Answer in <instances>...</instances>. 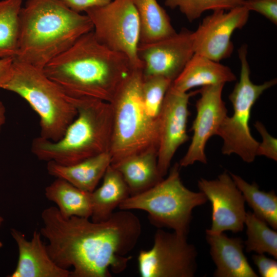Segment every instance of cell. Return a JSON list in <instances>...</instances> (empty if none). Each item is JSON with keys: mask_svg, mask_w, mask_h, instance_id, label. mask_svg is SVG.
Masks as SVG:
<instances>
[{"mask_svg": "<svg viewBox=\"0 0 277 277\" xmlns=\"http://www.w3.org/2000/svg\"><path fill=\"white\" fill-rule=\"evenodd\" d=\"M225 84L202 87L198 90L200 98L195 104L196 114L191 126L193 136L189 148L180 160L181 167H187L196 162L207 163L205 147L208 140L217 135L227 115V109L222 100Z\"/></svg>", "mask_w": 277, "mask_h": 277, "instance_id": "5bb4252c", "label": "cell"}, {"mask_svg": "<svg viewBox=\"0 0 277 277\" xmlns=\"http://www.w3.org/2000/svg\"><path fill=\"white\" fill-rule=\"evenodd\" d=\"M192 31L183 28L165 38L139 44L143 76H161L173 82L194 54Z\"/></svg>", "mask_w": 277, "mask_h": 277, "instance_id": "9a60e30c", "label": "cell"}, {"mask_svg": "<svg viewBox=\"0 0 277 277\" xmlns=\"http://www.w3.org/2000/svg\"><path fill=\"white\" fill-rule=\"evenodd\" d=\"M5 108L3 103L0 102V130L2 126L5 123Z\"/></svg>", "mask_w": 277, "mask_h": 277, "instance_id": "836d02e7", "label": "cell"}, {"mask_svg": "<svg viewBox=\"0 0 277 277\" xmlns=\"http://www.w3.org/2000/svg\"><path fill=\"white\" fill-rule=\"evenodd\" d=\"M72 10L81 13L96 7L105 5L112 0H60Z\"/></svg>", "mask_w": 277, "mask_h": 277, "instance_id": "1f68e13d", "label": "cell"}, {"mask_svg": "<svg viewBox=\"0 0 277 277\" xmlns=\"http://www.w3.org/2000/svg\"><path fill=\"white\" fill-rule=\"evenodd\" d=\"M244 0H165V5L178 8L190 22L199 18L208 10H229L242 5Z\"/></svg>", "mask_w": 277, "mask_h": 277, "instance_id": "83f0119b", "label": "cell"}, {"mask_svg": "<svg viewBox=\"0 0 277 277\" xmlns=\"http://www.w3.org/2000/svg\"><path fill=\"white\" fill-rule=\"evenodd\" d=\"M217 9L203 19L195 31H192L194 53L219 62L229 57L234 46L233 33L247 23L249 11L241 5L229 9Z\"/></svg>", "mask_w": 277, "mask_h": 277, "instance_id": "7c38bea8", "label": "cell"}, {"mask_svg": "<svg viewBox=\"0 0 277 277\" xmlns=\"http://www.w3.org/2000/svg\"><path fill=\"white\" fill-rule=\"evenodd\" d=\"M1 89L25 100L39 118L41 137L53 142L61 139L77 115L68 96L42 69L13 58L11 75Z\"/></svg>", "mask_w": 277, "mask_h": 277, "instance_id": "8992f818", "label": "cell"}, {"mask_svg": "<svg viewBox=\"0 0 277 277\" xmlns=\"http://www.w3.org/2000/svg\"><path fill=\"white\" fill-rule=\"evenodd\" d=\"M121 173L130 196L152 187L162 177L157 166V149H150L111 165Z\"/></svg>", "mask_w": 277, "mask_h": 277, "instance_id": "ffe728a7", "label": "cell"}, {"mask_svg": "<svg viewBox=\"0 0 277 277\" xmlns=\"http://www.w3.org/2000/svg\"><path fill=\"white\" fill-rule=\"evenodd\" d=\"M68 98L76 108L77 115L59 140L53 142L41 136L33 139L31 150L39 160L70 165L109 151L112 131L110 103Z\"/></svg>", "mask_w": 277, "mask_h": 277, "instance_id": "277c9868", "label": "cell"}, {"mask_svg": "<svg viewBox=\"0 0 277 277\" xmlns=\"http://www.w3.org/2000/svg\"><path fill=\"white\" fill-rule=\"evenodd\" d=\"M254 127L262 138V142L259 143L256 156L263 155L275 161H277V140L271 136L261 122L257 121Z\"/></svg>", "mask_w": 277, "mask_h": 277, "instance_id": "f1b7e54d", "label": "cell"}, {"mask_svg": "<svg viewBox=\"0 0 277 277\" xmlns=\"http://www.w3.org/2000/svg\"><path fill=\"white\" fill-rule=\"evenodd\" d=\"M236 79L235 75L229 67L194 53L172 82L171 86L177 91L187 92L196 87L225 84Z\"/></svg>", "mask_w": 277, "mask_h": 277, "instance_id": "ac0fdd59", "label": "cell"}, {"mask_svg": "<svg viewBox=\"0 0 277 277\" xmlns=\"http://www.w3.org/2000/svg\"><path fill=\"white\" fill-rule=\"evenodd\" d=\"M22 7V0L0 1V59L16 54Z\"/></svg>", "mask_w": 277, "mask_h": 277, "instance_id": "d4e9b609", "label": "cell"}, {"mask_svg": "<svg viewBox=\"0 0 277 277\" xmlns=\"http://www.w3.org/2000/svg\"><path fill=\"white\" fill-rule=\"evenodd\" d=\"M244 225L247 240L244 242L247 252L265 254L277 259V232L252 212H246Z\"/></svg>", "mask_w": 277, "mask_h": 277, "instance_id": "484cf974", "label": "cell"}, {"mask_svg": "<svg viewBox=\"0 0 277 277\" xmlns=\"http://www.w3.org/2000/svg\"><path fill=\"white\" fill-rule=\"evenodd\" d=\"M13 58L0 59V89L9 79L13 69Z\"/></svg>", "mask_w": 277, "mask_h": 277, "instance_id": "d6a6232c", "label": "cell"}, {"mask_svg": "<svg viewBox=\"0 0 277 277\" xmlns=\"http://www.w3.org/2000/svg\"><path fill=\"white\" fill-rule=\"evenodd\" d=\"M196 94L198 90L183 92L171 85L166 92L157 118V166L162 177L167 174L178 148L189 138L187 133L188 104L190 98Z\"/></svg>", "mask_w": 277, "mask_h": 277, "instance_id": "8fae6325", "label": "cell"}, {"mask_svg": "<svg viewBox=\"0 0 277 277\" xmlns=\"http://www.w3.org/2000/svg\"><path fill=\"white\" fill-rule=\"evenodd\" d=\"M252 259L261 276H277V262L274 259L267 258L264 254L257 253L252 255Z\"/></svg>", "mask_w": 277, "mask_h": 277, "instance_id": "4dcf8cb0", "label": "cell"}, {"mask_svg": "<svg viewBox=\"0 0 277 277\" xmlns=\"http://www.w3.org/2000/svg\"><path fill=\"white\" fill-rule=\"evenodd\" d=\"M133 69L125 55L101 44L92 30L42 70L69 97L110 103Z\"/></svg>", "mask_w": 277, "mask_h": 277, "instance_id": "7a4b0ae2", "label": "cell"}, {"mask_svg": "<svg viewBox=\"0 0 277 277\" xmlns=\"http://www.w3.org/2000/svg\"><path fill=\"white\" fill-rule=\"evenodd\" d=\"M45 195L49 201L56 204L64 217H91V192L83 191L63 179L56 178L45 188Z\"/></svg>", "mask_w": 277, "mask_h": 277, "instance_id": "7402d4cb", "label": "cell"}, {"mask_svg": "<svg viewBox=\"0 0 277 277\" xmlns=\"http://www.w3.org/2000/svg\"><path fill=\"white\" fill-rule=\"evenodd\" d=\"M111 164V156L106 152L70 165L48 162L47 170L51 176L63 179L83 191L92 192Z\"/></svg>", "mask_w": 277, "mask_h": 277, "instance_id": "d6986e66", "label": "cell"}, {"mask_svg": "<svg viewBox=\"0 0 277 277\" xmlns=\"http://www.w3.org/2000/svg\"><path fill=\"white\" fill-rule=\"evenodd\" d=\"M3 246V244L2 242L0 241V248H2Z\"/></svg>", "mask_w": 277, "mask_h": 277, "instance_id": "d590c367", "label": "cell"}, {"mask_svg": "<svg viewBox=\"0 0 277 277\" xmlns=\"http://www.w3.org/2000/svg\"><path fill=\"white\" fill-rule=\"evenodd\" d=\"M18 252L17 265L9 277H70L71 271L52 260L39 231L34 230L31 240L16 229L10 231Z\"/></svg>", "mask_w": 277, "mask_h": 277, "instance_id": "2e32d148", "label": "cell"}, {"mask_svg": "<svg viewBox=\"0 0 277 277\" xmlns=\"http://www.w3.org/2000/svg\"><path fill=\"white\" fill-rule=\"evenodd\" d=\"M93 28L86 14L72 10L60 0H27L19 12L13 58L43 69Z\"/></svg>", "mask_w": 277, "mask_h": 277, "instance_id": "3957f363", "label": "cell"}, {"mask_svg": "<svg viewBox=\"0 0 277 277\" xmlns=\"http://www.w3.org/2000/svg\"><path fill=\"white\" fill-rule=\"evenodd\" d=\"M247 46L243 45L238 50L241 62L240 80L229 95L233 113L222 122L217 132L223 140L222 153L235 154L244 162L250 163L256 156L258 142L251 135L249 127L251 111L261 95L276 84V78L258 85L250 78V69L247 60Z\"/></svg>", "mask_w": 277, "mask_h": 277, "instance_id": "ba28073f", "label": "cell"}, {"mask_svg": "<svg viewBox=\"0 0 277 277\" xmlns=\"http://www.w3.org/2000/svg\"><path fill=\"white\" fill-rule=\"evenodd\" d=\"M142 69H133L110 103L112 131L111 165L150 149H157L158 120L147 113L143 102Z\"/></svg>", "mask_w": 277, "mask_h": 277, "instance_id": "5b68a950", "label": "cell"}, {"mask_svg": "<svg viewBox=\"0 0 277 277\" xmlns=\"http://www.w3.org/2000/svg\"><path fill=\"white\" fill-rule=\"evenodd\" d=\"M186 235L159 228L152 247L137 257L142 277H192L197 269V251Z\"/></svg>", "mask_w": 277, "mask_h": 277, "instance_id": "30bf717a", "label": "cell"}, {"mask_svg": "<svg viewBox=\"0 0 277 277\" xmlns=\"http://www.w3.org/2000/svg\"><path fill=\"white\" fill-rule=\"evenodd\" d=\"M180 166L175 164L168 176L149 189L129 196L118 206L120 210H141L158 228H168L187 236L193 209L208 201L201 191H192L182 183Z\"/></svg>", "mask_w": 277, "mask_h": 277, "instance_id": "52a82bcc", "label": "cell"}, {"mask_svg": "<svg viewBox=\"0 0 277 277\" xmlns=\"http://www.w3.org/2000/svg\"><path fill=\"white\" fill-rule=\"evenodd\" d=\"M3 222H4V219L3 217L0 215V227L1 226Z\"/></svg>", "mask_w": 277, "mask_h": 277, "instance_id": "e575fe53", "label": "cell"}, {"mask_svg": "<svg viewBox=\"0 0 277 277\" xmlns=\"http://www.w3.org/2000/svg\"><path fill=\"white\" fill-rule=\"evenodd\" d=\"M242 5L249 11H254L277 24V0H244Z\"/></svg>", "mask_w": 277, "mask_h": 277, "instance_id": "f546056e", "label": "cell"}, {"mask_svg": "<svg viewBox=\"0 0 277 277\" xmlns=\"http://www.w3.org/2000/svg\"><path fill=\"white\" fill-rule=\"evenodd\" d=\"M229 173L253 213L276 230L277 196L275 192L261 190L255 182L249 184L239 175Z\"/></svg>", "mask_w": 277, "mask_h": 277, "instance_id": "cb8c5ba5", "label": "cell"}, {"mask_svg": "<svg viewBox=\"0 0 277 277\" xmlns=\"http://www.w3.org/2000/svg\"><path fill=\"white\" fill-rule=\"evenodd\" d=\"M197 186L211 204V226L206 231L213 233L242 231L246 214L245 201L230 173L224 171L212 180L201 178Z\"/></svg>", "mask_w": 277, "mask_h": 277, "instance_id": "4fadbf2b", "label": "cell"}, {"mask_svg": "<svg viewBox=\"0 0 277 277\" xmlns=\"http://www.w3.org/2000/svg\"><path fill=\"white\" fill-rule=\"evenodd\" d=\"M206 239L215 266L216 277H257L250 265L240 238H230L224 232L213 233L206 231Z\"/></svg>", "mask_w": 277, "mask_h": 277, "instance_id": "e0dca14e", "label": "cell"}, {"mask_svg": "<svg viewBox=\"0 0 277 277\" xmlns=\"http://www.w3.org/2000/svg\"><path fill=\"white\" fill-rule=\"evenodd\" d=\"M85 13L92 23L95 37L101 44L125 55L133 69H142L137 55L140 22L133 0H112Z\"/></svg>", "mask_w": 277, "mask_h": 277, "instance_id": "9c48e42d", "label": "cell"}, {"mask_svg": "<svg viewBox=\"0 0 277 277\" xmlns=\"http://www.w3.org/2000/svg\"><path fill=\"white\" fill-rule=\"evenodd\" d=\"M172 81L161 76H143L141 92L144 107L148 114L157 119L167 91Z\"/></svg>", "mask_w": 277, "mask_h": 277, "instance_id": "4316f807", "label": "cell"}, {"mask_svg": "<svg viewBox=\"0 0 277 277\" xmlns=\"http://www.w3.org/2000/svg\"><path fill=\"white\" fill-rule=\"evenodd\" d=\"M102 185L91 192V220H108L122 202L130 196L128 186L120 172L110 165L103 177Z\"/></svg>", "mask_w": 277, "mask_h": 277, "instance_id": "44dd1931", "label": "cell"}, {"mask_svg": "<svg viewBox=\"0 0 277 277\" xmlns=\"http://www.w3.org/2000/svg\"><path fill=\"white\" fill-rule=\"evenodd\" d=\"M39 232L47 240V251L59 267H72L70 277H110L123 272L131 260L127 255L141 235L138 217L129 210L114 212L107 220L63 216L51 206L41 213Z\"/></svg>", "mask_w": 277, "mask_h": 277, "instance_id": "6da1fadb", "label": "cell"}, {"mask_svg": "<svg viewBox=\"0 0 277 277\" xmlns=\"http://www.w3.org/2000/svg\"><path fill=\"white\" fill-rule=\"evenodd\" d=\"M140 22V43L154 42L176 33L165 10L156 0H133Z\"/></svg>", "mask_w": 277, "mask_h": 277, "instance_id": "603a6c76", "label": "cell"}]
</instances>
